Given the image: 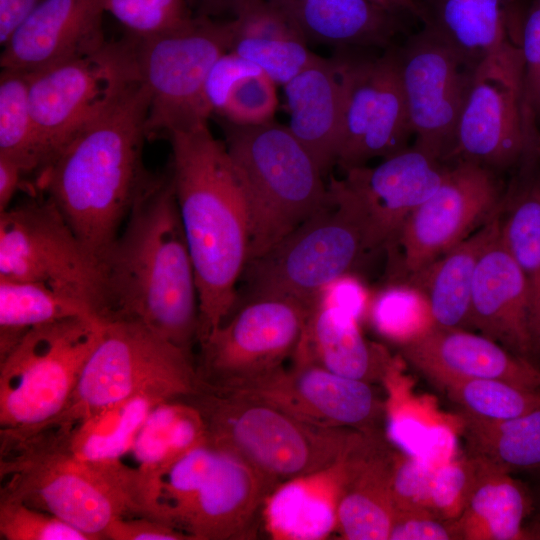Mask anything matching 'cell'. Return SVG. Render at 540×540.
<instances>
[{
  "mask_svg": "<svg viewBox=\"0 0 540 540\" xmlns=\"http://www.w3.org/2000/svg\"><path fill=\"white\" fill-rule=\"evenodd\" d=\"M477 458L480 469L474 488L462 515L455 521L458 539H532L525 525L534 511L531 489L510 472Z\"/></svg>",
  "mask_w": 540,
  "mask_h": 540,
  "instance_id": "34",
  "label": "cell"
},
{
  "mask_svg": "<svg viewBox=\"0 0 540 540\" xmlns=\"http://www.w3.org/2000/svg\"><path fill=\"white\" fill-rule=\"evenodd\" d=\"M102 4L136 39L167 33L193 17L187 0H102Z\"/></svg>",
  "mask_w": 540,
  "mask_h": 540,
  "instance_id": "40",
  "label": "cell"
},
{
  "mask_svg": "<svg viewBox=\"0 0 540 540\" xmlns=\"http://www.w3.org/2000/svg\"><path fill=\"white\" fill-rule=\"evenodd\" d=\"M223 130L247 206L249 261L317 211L326 200L327 186L314 158L288 126L225 120Z\"/></svg>",
  "mask_w": 540,
  "mask_h": 540,
  "instance_id": "6",
  "label": "cell"
},
{
  "mask_svg": "<svg viewBox=\"0 0 540 540\" xmlns=\"http://www.w3.org/2000/svg\"><path fill=\"white\" fill-rule=\"evenodd\" d=\"M292 359L370 383L382 379L392 357L365 339L357 317L317 298Z\"/></svg>",
  "mask_w": 540,
  "mask_h": 540,
  "instance_id": "29",
  "label": "cell"
},
{
  "mask_svg": "<svg viewBox=\"0 0 540 540\" xmlns=\"http://www.w3.org/2000/svg\"><path fill=\"white\" fill-rule=\"evenodd\" d=\"M167 136L169 175L196 277L199 345L235 308L249 255L248 212L226 145L208 124Z\"/></svg>",
  "mask_w": 540,
  "mask_h": 540,
  "instance_id": "3",
  "label": "cell"
},
{
  "mask_svg": "<svg viewBox=\"0 0 540 540\" xmlns=\"http://www.w3.org/2000/svg\"><path fill=\"white\" fill-rule=\"evenodd\" d=\"M307 43L342 49H388L406 29L407 16L374 0H267Z\"/></svg>",
  "mask_w": 540,
  "mask_h": 540,
  "instance_id": "25",
  "label": "cell"
},
{
  "mask_svg": "<svg viewBox=\"0 0 540 540\" xmlns=\"http://www.w3.org/2000/svg\"><path fill=\"white\" fill-rule=\"evenodd\" d=\"M523 57L521 112L531 154H537L540 129V0H532L522 21Z\"/></svg>",
  "mask_w": 540,
  "mask_h": 540,
  "instance_id": "41",
  "label": "cell"
},
{
  "mask_svg": "<svg viewBox=\"0 0 540 540\" xmlns=\"http://www.w3.org/2000/svg\"><path fill=\"white\" fill-rule=\"evenodd\" d=\"M397 451L361 432L342 458L337 528L348 540H388L395 519L391 476Z\"/></svg>",
  "mask_w": 540,
  "mask_h": 540,
  "instance_id": "24",
  "label": "cell"
},
{
  "mask_svg": "<svg viewBox=\"0 0 540 540\" xmlns=\"http://www.w3.org/2000/svg\"><path fill=\"white\" fill-rule=\"evenodd\" d=\"M417 4L423 28L475 67L516 42L514 0H417Z\"/></svg>",
  "mask_w": 540,
  "mask_h": 540,
  "instance_id": "28",
  "label": "cell"
},
{
  "mask_svg": "<svg viewBox=\"0 0 540 540\" xmlns=\"http://www.w3.org/2000/svg\"><path fill=\"white\" fill-rule=\"evenodd\" d=\"M0 539L90 540L85 533L50 513L6 499H0Z\"/></svg>",
  "mask_w": 540,
  "mask_h": 540,
  "instance_id": "45",
  "label": "cell"
},
{
  "mask_svg": "<svg viewBox=\"0 0 540 540\" xmlns=\"http://www.w3.org/2000/svg\"><path fill=\"white\" fill-rule=\"evenodd\" d=\"M0 278L44 284L103 318L102 268L42 193L0 213Z\"/></svg>",
  "mask_w": 540,
  "mask_h": 540,
  "instance_id": "13",
  "label": "cell"
},
{
  "mask_svg": "<svg viewBox=\"0 0 540 540\" xmlns=\"http://www.w3.org/2000/svg\"><path fill=\"white\" fill-rule=\"evenodd\" d=\"M149 106L141 80L37 176L35 191L55 204L101 268L153 176L142 160Z\"/></svg>",
  "mask_w": 540,
  "mask_h": 540,
  "instance_id": "2",
  "label": "cell"
},
{
  "mask_svg": "<svg viewBox=\"0 0 540 540\" xmlns=\"http://www.w3.org/2000/svg\"><path fill=\"white\" fill-rule=\"evenodd\" d=\"M536 356L540 358V312L531 321Z\"/></svg>",
  "mask_w": 540,
  "mask_h": 540,
  "instance_id": "57",
  "label": "cell"
},
{
  "mask_svg": "<svg viewBox=\"0 0 540 540\" xmlns=\"http://www.w3.org/2000/svg\"><path fill=\"white\" fill-rule=\"evenodd\" d=\"M446 163L406 148L375 167L345 171L342 179L365 211L375 249L388 248L408 216L440 186Z\"/></svg>",
  "mask_w": 540,
  "mask_h": 540,
  "instance_id": "21",
  "label": "cell"
},
{
  "mask_svg": "<svg viewBox=\"0 0 540 540\" xmlns=\"http://www.w3.org/2000/svg\"><path fill=\"white\" fill-rule=\"evenodd\" d=\"M195 6L197 15L216 17L229 14L234 18L247 0H187Z\"/></svg>",
  "mask_w": 540,
  "mask_h": 540,
  "instance_id": "54",
  "label": "cell"
},
{
  "mask_svg": "<svg viewBox=\"0 0 540 540\" xmlns=\"http://www.w3.org/2000/svg\"><path fill=\"white\" fill-rule=\"evenodd\" d=\"M0 499L50 513L105 539L119 517L142 515L132 471L121 460L93 463L74 458L36 431L0 440Z\"/></svg>",
  "mask_w": 540,
  "mask_h": 540,
  "instance_id": "4",
  "label": "cell"
},
{
  "mask_svg": "<svg viewBox=\"0 0 540 540\" xmlns=\"http://www.w3.org/2000/svg\"><path fill=\"white\" fill-rule=\"evenodd\" d=\"M273 489L241 458L204 443L183 454L161 478L153 516L190 540L244 539Z\"/></svg>",
  "mask_w": 540,
  "mask_h": 540,
  "instance_id": "8",
  "label": "cell"
},
{
  "mask_svg": "<svg viewBox=\"0 0 540 540\" xmlns=\"http://www.w3.org/2000/svg\"><path fill=\"white\" fill-rule=\"evenodd\" d=\"M458 539L455 522L421 510L397 513L388 540H451Z\"/></svg>",
  "mask_w": 540,
  "mask_h": 540,
  "instance_id": "48",
  "label": "cell"
},
{
  "mask_svg": "<svg viewBox=\"0 0 540 540\" xmlns=\"http://www.w3.org/2000/svg\"><path fill=\"white\" fill-rule=\"evenodd\" d=\"M234 19L196 15L182 26L136 39L141 80L150 94L148 137L190 130L211 116L205 84L215 62L230 51Z\"/></svg>",
  "mask_w": 540,
  "mask_h": 540,
  "instance_id": "12",
  "label": "cell"
},
{
  "mask_svg": "<svg viewBox=\"0 0 540 540\" xmlns=\"http://www.w3.org/2000/svg\"><path fill=\"white\" fill-rule=\"evenodd\" d=\"M234 19L230 51L285 85L316 56L291 22L267 0H247Z\"/></svg>",
  "mask_w": 540,
  "mask_h": 540,
  "instance_id": "33",
  "label": "cell"
},
{
  "mask_svg": "<svg viewBox=\"0 0 540 540\" xmlns=\"http://www.w3.org/2000/svg\"><path fill=\"white\" fill-rule=\"evenodd\" d=\"M25 175L27 174L19 164L0 156V213L11 206L12 199L19 190Z\"/></svg>",
  "mask_w": 540,
  "mask_h": 540,
  "instance_id": "53",
  "label": "cell"
},
{
  "mask_svg": "<svg viewBox=\"0 0 540 540\" xmlns=\"http://www.w3.org/2000/svg\"><path fill=\"white\" fill-rule=\"evenodd\" d=\"M164 401L140 395L84 418L47 424L36 431L43 432L56 447L76 459L93 463L120 461L150 411Z\"/></svg>",
  "mask_w": 540,
  "mask_h": 540,
  "instance_id": "35",
  "label": "cell"
},
{
  "mask_svg": "<svg viewBox=\"0 0 540 540\" xmlns=\"http://www.w3.org/2000/svg\"><path fill=\"white\" fill-rule=\"evenodd\" d=\"M362 206L342 179L331 178L327 197L304 223L262 255L241 278L248 299L279 296L313 304L332 282L375 251Z\"/></svg>",
  "mask_w": 540,
  "mask_h": 540,
  "instance_id": "7",
  "label": "cell"
},
{
  "mask_svg": "<svg viewBox=\"0 0 540 540\" xmlns=\"http://www.w3.org/2000/svg\"><path fill=\"white\" fill-rule=\"evenodd\" d=\"M531 492H532L533 502H534L533 513H536V516L534 520L530 522V524L528 525V528L530 530V533L533 539H540V481L537 484L536 489L531 490Z\"/></svg>",
  "mask_w": 540,
  "mask_h": 540,
  "instance_id": "56",
  "label": "cell"
},
{
  "mask_svg": "<svg viewBox=\"0 0 540 540\" xmlns=\"http://www.w3.org/2000/svg\"><path fill=\"white\" fill-rule=\"evenodd\" d=\"M452 162L437 190L408 216L387 248L392 275L403 285L501 209L505 193L497 172L470 161Z\"/></svg>",
  "mask_w": 540,
  "mask_h": 540,
  "instance_id": "15",
  "label": "cell"
},
{
  "mask_svg": "<svg viewBox=\"0 0 540 540\" xmlns=\"http://www.w3.org/2000/svg\"><path fill=\"white\" fill-rule=\"evenodd\" d=\"M342 458L327 469L287 480L271 491L262 516L274 539L320 540L337 528Z\"/></svg>",
  "mask_w": 540,
  "mask_h": 540,
  "instance_id": "30",
  "label": "cell"
},
{
  "mask_svg": "<svg viewBox=\"0 0 540 540\" xmlns=\"http://www.w3.org/2000/svg\"><path fill=\"white\" fill-rule=\"evenodd\" d=\"M237 392L275 406L307 423L377 432L385 403L369 382L336 374L313 362L292 359L273 374Z\"/></svg>",
  "mask_w": 540,
  "mask_h": 540,
  "instance_id": "19",
  "label": "cell"
},
{
  "mask_svg": "<svg viewBox=\"0 0 540 540\" xmlns=\"http://www.w3.org/2000/svg\"><path fill=\"white\" fill-rule=\"evenodd\" d=\"M204 443L207 439L203 419L188 401L167 400L150 411L121 459L133 473L144 516L153 518L159 482L173 463Z\"/></svg>",
  "mask_w": 540,
  "mask_h": 540,
  "instance_id": "26",
  "label": "cell"
},
{
  "mask_svg": "<svg viewBox=\"0 0 540 540\" xmlns=\"http://www.w3.org/2000/svg\"><path fill=\"white\" fill-rule=\"evenodd\" d=\"M333 58L343 96L342 136L336 164L346 171L408 148L413 132L397 47L385 49L380 56L342 49Z\"/></svg>",
  "mask_w": 540,
  "mask_h": 540,
  "instance_id": "16",
  "label": "cell"
},
{
  "mask_svg": "<svg viewBox=\"0 0 540 540\" xmlns=\"http://www.w3.org/2000/svg\"><path fill=\"white\" fill-rule=\"evenodd\" d=\"M43 0H0V43L4 47Z\"/></svg>",
  "mask_w": 540,
  "mask_h": 540,
  "instance_id": "52",
  "label": "cell"
},
{
  "mask_svg": "<svg viewBox=\"0 0 540 540\" xmlns=\"http://www.w3.org/2000/svg\"><path fill=\"white\" fill-rule=\"evenodd\" d=\"M499 223L500 211L406 285L423 297L435 326L470 327L476 267L485 248L499 233Z\"/></svg>",
  "mask_w": 540,
  "mask_h": 540,
  "instance_id": "31",
  "label": "cell"
},
{
  "mask_svg": "<svg viewBox=\"0 0 540 540\" xmlns=\"http://www.w3.org/2000/svg\"><path fill=\"white\" fill-rule=\"evenodd\" d=\"M73 317L97 315L84 303L44 284L0 278V358L32 328Z\"/></svg>",
  "mask_w": 540,
  "mask_h": 540,
  "instance_id": "36",
  "label": "cell"
},
{
  "mask_svg": "<svg viewBox=\"0 0 540 540\" xmlns=\"http://www.w3.org/2000/svg\"><path fill=\"white\" fill-rule=\"evenodd\" d=\"M103 321L138 322L192 354L199 301L169 173L152 176L102 264Z\"/></svg>",
  "mask_w": 540,
  "mask_h": 540,
  "instance_id": "1",
  "label": "cell"
},
{
  "mask_svg": "<svg viewBox=\"0 0 540 540\" xmlns=\"http://www.w3.org/2000/svg\"><path fill=\"white\" fill-rule=\"evenodd\" d=\"M0 156L19 164L26 174L43 169L41 139L29 100V75L2 69L0 75Z\"/></svg>",
  "mask_w": 540,
  "mask_h": 540,
  "instance_id": "38",
  "label": "cell"
},
{
  "mask_svg": "<svg viewBox=\"0 0 540 540\" xmlns=\"http://www.w3.org/2000/svg\"><path fill=\"white\" fill-rule=\"evenodd\" d=\"M102 328L97 317L37 326L0 358V439L32 433L62 412Z\"/></svg>",
  "mask_w": 540,
  "mask_h": 540,
  "instance_id": "10",
  "label": "cell"
},
{
  "mask_svg": "<svg viewBox=\"0 0 540 540\" xmlns=\"http://www.w3.org/2000/svg\"><path fill=\"white\" fill-rule=\"evenodd\" d=\"M401 368V361L392 358L381 379L388 395V440L404 453L442 465L457 454L454 430H459L458 417H443L429 399L414 397Z\"/></svg>",
  "mask_w": 540,
  "mask_h": 540,
  "instance_id": "32",
  "label": "cell"
},
{
  "mask_svg": "<svg viewBox=\"0 0 540 540\" xmlns=\"http://www.w3.org/2000/svg\"><path fill=\"white\" fill-rule=\"evenodd\" d=\"M537 155L540 157V129H539L538 140H537Z\"/></svg>",
  "mask_w": 540,
  "mask_h": 540,
  "instance_id": "58",
  "label": "cell"
},
{
  "mask_svg": "<svg viewBox=\"0 0 540 540\" xmlns=\"http://www.w3.org/2000/svg\"><path fill=\"white\" fill-rule=\"evenodd\" d=\"M522 76L519 42L476 66L449 161H470L498 173L531 155L522 122Z\"/></svg>",
  "mask_w": 540,
  "mask_h": 540,
  "instance_id": "17",
  "label": "cell"
},
{
  "mask_svg": "<svg viewBox=\"0 0 540 540\" xmlns=\"http://www.w3.org/2000/svg\"><path fill=\"white\" fill-rule=\"evenodd\" d=\"M359 318L366 304V295L361 285L350 274L329 284L317 297Z\"/></svg>",
  "mask_w": 540,
  "mask_h": 540,
  "instance_id": "51",
  "label": "cell"
},
{
  "mask_svg": "<svg viewBox=\"0 0 540 540\" xmlns=\"http://www.w3.org/2000/svg\"><path fill=\"white\" fill-rule=\"evenodd\" d=\"M442 391L461 411L484 419H507L540 408V390L496 379L461 380Z\"/></svg>",
  "mask_w": 540,
  "mask_h": 540,
  "instance_id": "39",
  "label": "cell"
},
{
  "mask_svg": "<svg viewBox=\"0 0 540 540\" xmlns=\"http://www.w3.org/2000/svg\"><path fill=\"white\" fill-rule=\"evenodd\" d=\"M184 400L199 411L209 445L241 458L274 488L331 467L360 433L313 425L253 397L202 384Z\"/></svg>",
  "mask_w": 540,
  "mask_h": 540,
  "instance_id": "5",
  "label": "cell"
},
{
  "mask_svg": "<svg viewBox=\"0 0 540 540\" xmlns=\"http://www.w3.org/2000/svg\"><path fill=\"white\" fill-rule=\"evenodd\" d=\"M200 385L192 354L138 322L103 321L99 343L65 408L44 425L81 419L140 395L185 399Z\"/></svg>",
  "mask_w": 540,
  "mask_h": 540,
  "instance_id": "9",
  "label": "cell"
},
{
  "mask_svg": "<svg viewBox=\"0 0 540 540\" xmlns=\"http://www.w3.org/2000/svg\"><path fill=\"white\" fill-rule=\"evenodd\" d=\"M499 238L529 283L532 321L540 312V179L505 194Z\"/></svg>",
  "mask_w": 540,
  "mask_h": 540,
  "instance_id": "37",
  "label": "cell"
},
{
  "mask_svg": "<svg viewBox=\"0 0 540 540\" xmlns=\"http://www.w3.org/2000/svg\"><path fill=\"white\" fill-rule=\"evenodd\" d=\"M276 85L264 72L242 76L230 87L218 115L236 125L273 121L278 105Z\"/></svg>",
  "mask_w": 540,
  "mask_h": 540,
  "instance_id": "44",
  "label": "cell"
},
{
  "mask_svg": "<svg viewBox=\"0 0 540 540\" xmlns=\"http://www.w3.org/2000/svg\"><path fill=\"white\" fill-rule=\"evenodd\" d=\"M102 0H43L3 47L0 64L32 74L101 48Z\"/></svg>",
  "mask_w": 540,
  "mask_h": 540,
  "instance_id": "22",
  "label": "cell"
},
{
  "mask_svg": "<svg viewBox=\"0 0 540 540\" xmlns=\"http://www.w3.org/2000/svg\"><path fill=\"white\" fill-rule=\"evenodd\" d=\"M466 452L510 473L540 471V433L514 434L461 433Z\"/></svg>",
  "mask_w": 540,
  "mask_h": 540,
  "instance_id": "42",
  "label": "cell"
},
{
  "mask_svg": "<svg viewBox=\"0 0 540 540\" xmlns=\"http://www.w3.org/2000/svg\"><path fill=\"white\" fill-rule=\"evenodd\" d=\"M105 539L187 540L189 538L164 521L148 516L134 515L114 519L105 532Z\"/></svg>",
  "mask_w": 540,
  "mask_h": 540,
  "instance_id": "50",
  "label": "cell"
},
{
  "mask_svg": "<svg viewBox=\"0 0 540 540\" xmlns=\"http://www.w3.org/2000/svg\"><path fill=\"white\" fill-rule=\"evenodd\" d=\"M531 310L527 278L501 243L498 233L483 251L476 267L470 327L535 364Z\"/></svg>",
  "mask_w": 540,
  "mask_h": 540,
  "instance_id": "23",
  "label": "cell"
},
{
  "mask_svg": "<svg viewBox=\"0 0 540 540\" xmlns=\"http://www.w3.org/2000/svg\"><path fill=\"white\" fill-rule=\"evenodd\" d=\"M440 466L424 458L397 451L390 484L396 514L421 510L431 512L432 485Z\"/></svg>",
  "mask_w": 540,
  "mask_h": 540,
  "instance_id": "46",
  "label": "cell"
},
{
  "mask_svg": "<svg viewBox=\"0 0 540 540\" xmlns=\"http://www.w3.org/2000/svg\"><path fill=\"white\" fill-rule=\"evenodd\" d=\"M313 304L279 296L248 299L198 345L201 384L234 390L283 368L296 352Z\"/></svg>",
  "mask_w": 540,
  "mask_h": 540,
  "instance_id": "14",
  "label": "cell"
},
{
  "mask_svg": "<svg viewBox=\"0 0 540 540\" xmlns=\"http://www.w3.org/2000/svg\"><path fill=\"white\" fill-rule=\"evenodd\" d=\"M480 460L465 452L457 454L436 471L430 510L443 520L455 522L462 515L474 488Z\"/></svg>",
  "mask_w": 540,
  "mask_h": 540,
  "instance_id": "43",
  "label": "cell"
},
{
  "mask_svg": "<svg viewBox=\"0 0 540 540\" xmlns=\"http://www.w3.org/2000/svg\"><path fill=\"white\" fill-rule=\"evenodd\" d=\"M401 357L432 384L496 379L540 390V368L494 340L463 328L431 326L400 345Z\"/></svg>",
  "mask_w": 540,
  "mask_h": 540,
  "instance_id": "20",
  "label": "cell"
},
{
  "mask_svg": "<svg viewBox=\"0 0 540 540\" xmlns=\"http://www.w3.org/2000/svg\"><path fill=\"white\" fill-rule=\"evenodd\" d=\"M28 75L44 169L73 138L141 82L136 40L128 35L107 41L90 54Z\"/></svg>",
  "mask_w": 540,
  "mask_h": 540,
  "instance_id": "11",
  "label": "cell"
},
{
  "mask_svg": "<svg viewBox=\"0 0 540 540\" xmlns=\"http://www.w3.org/2000/svg\"><path fill=\"white\" fill-rule=\"evenodd\" d=\"M398 286L383 291L374 299L371 319L383 336L401 345L419 333L412 326L413 295L408 289Z\"/></svg>",
  "mask_w": 540,
  "mask_h": 540,
  "instance_id": "47",
  "label": "cell"
},
{
  "mask_svg": "<svg viewBox=\"0 0 540 540\" xmlns=\"http://www.w3.org/2000/svg\"><path fill=\"white\" fill-rule=\"evenodd\" d=\"M284 90L288 127L325 175L337 163L342 136L343 96L335 59L316 55Z\"/></svg>",
  "mask_w": 540,
  "mask_h": 540,
  "instance_id": "27",
  "label": "cell"
},
{
  "mask_svg": "<svg viewBox=\"0 0 540 540\" xmlns=\"http://www.w3.org/2000/svg\"><path fill=\"white\" fill-rule=\"evenodd\" d=\"M259 72H262L260 68L234 52L223 54L211 68L205 84V96L212 112L219 113L235 81Z\"/></svg>",
  "mask_w": 540,
  "mask_h": 540,
  "instance_id": "49",
  "label": "cell"
},
{
  "mask_svg": "<svg viewBox=\"0 0 540 540\" xmlns=\"http://www.w3.org/2000/svg\"><path fill=\"white\" fill-rule=\"evenodd\" d=\"M397 54L413 146L447 163L476 67L424 28Z\"/></svg>",
  "mask_w": 540,
  "mask_h": 540,
  "instance_id": "18",
  "label": "cell"
},
{
  "mask_svg": "<svg viewBox=\"0 0 540 540\" xmlns=\"http://www.w3.org/2000/svg\"><path fill=\"white\" fill-rule=\"evenodd\" d=\"M388 10L417 19L419 17V8L417 0H374Z\"/></svg>",
  "mask_w": 540,
  "mask_h": 540,
  "instance_id": "55",
  "label": "cell"
}]
</instances>
